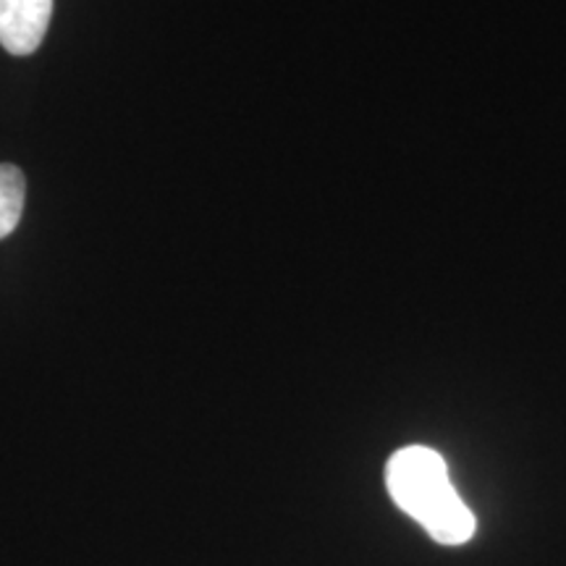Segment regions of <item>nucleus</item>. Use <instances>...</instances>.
Segmentation results:
<instances>
[{"label":"nucleus","mask_w":566,"mask_h":566,"mask_svg":"<svg viewBox=\"0 0 566 566\" xmlns=\"http://www.w3.org/2000/svg\"><path fill=\"white\" fill-rule=\"evenodd\" d=\"M386 488L394 504L441 546H464L475 535V514L451 483L446 459L428 446L396 451L386 464Z\"/></svg>","instance_id":"obj_1"},{"label":"nucleus","mask_w":566,"mask_h":566,"mask_svg":"<svg viewBox=\"0 0 566 566\" xmlns=\"http://www.w3.org/2000/svg\"><path fill=\"white\" fill-rule=\"evenodd\" d=\"M53 0H0V45L11 55H30L45 40Z\"/></svg>","instance_id":"obj_2"},{"label":"nucleus","mask_w":566,"mask_h":566,"mask_svg":"<svg viewBox=\"0 0 566 566\" xmlns=\"http://www.w3.org/2000/svg\"><path fill=\"white\" fill-rule=\"evenodd\" d=\"M24 212V174L17 166L0 163V239L17 231Z\"/></svg>","instance_id":"obj_3"}]
</instances>
